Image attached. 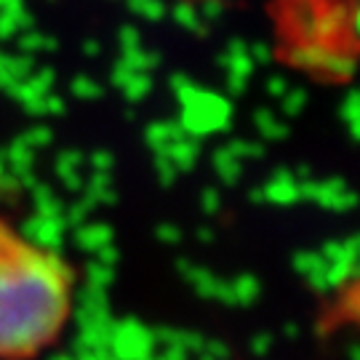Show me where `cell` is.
<instances>
[{"label":"cell","mask_w":360,"mask_h":360,"mask_svg":"<svg viewBox=\"0 0 360 360\" xmlns=\"http://www.w3.org/2000/svg\"><path fill=\"white\" fill-rule=\"evenodd\" d=\"M75 309V272L56 251L0 217V360H35Z\"/></svg>","instance_id":"obj_1"}]
</instances>
